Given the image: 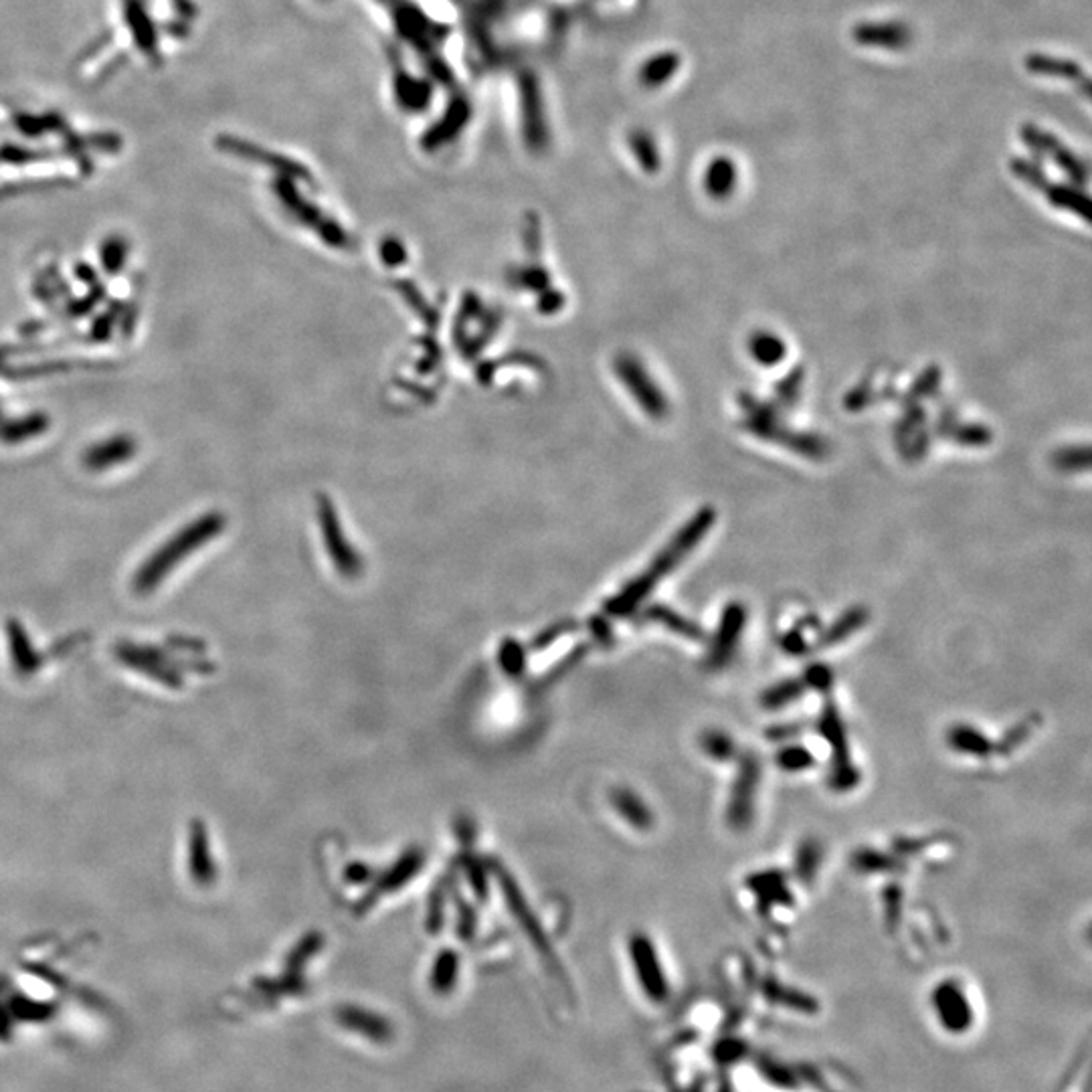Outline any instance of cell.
Instances as JSON below:
<instances>
[{
	"mask_svg": "<svg viewBox=\"0 0 1092 1092\" xmlns=\"http://www.w3.org/2000/svg\"><path fill=\"white\" fill-rule=\"evenodd\" d=\"M225 528V516L219 512H209L199 516L188 526L181 528L173 539H168L154 554H150L144 565L134 575L132 586L140 595L154 591L160 581L177 569L182 558L190 556L199 546L211 543Z\"/></svg>",
	"mask_w": 1092,
	"mask_h": 1092,
	"instance_id": "1",
	"label": "cell"
},
{
	"mask_svg": "<svg viewBox=\"0 0 1092 1092\" xmlns=\"http://www.w3.org/2000/svg\"><path fill=\"white\" fill-rule=\"evenodd\" d=\"M714 510L712 508H703L700 510L690 524H686L674 539V543H669L666 546V550L658 556V561L650 567L648 573H643L639 579H635L626 591H622L618 597H615L609 605L607 611L611 615H627L629 611H633L639 601H643L654 586L658 585V581L667 575L671 569H674L682 558L700 543L705 537L707 532L710 530V526L714 524Z\"/></svg>",
	"mask_w": 1092,
	"mask_h": 1092,
	"instance_id": "2",
	"label": "cell"
},
{
	"mask_svg": "<svg viewBox=\"0 0 1092 1092\" xmlns=\"http://www.w3.org/2000/svg\"><path fill=\"white\" fill-rule=\"evenodd\" d=\"M741 405L747 411V417L743 422V427L747 431L754 433L761 439H767V441H773V443H779V445H788L789 450H793L801 456H807L811 460H824L829 454L828 441L822 439L820 435L799 433V431H793L786 425H781L775 405L761 403V401H757L747 393L741 395Z\"/></svg>",
	"mask_w": 1092,
	"mask_h": 1092,
	"instance_id": "3",
	"label": "cell"
},
{
	"mask_svg": "<svg viewBox=\"0 0 1092 1092\" xmlns=\"http://www.w3.org/2000/svg\"><path fill=\"white\" fill-rule=\"evenodd\" d=\"M931 1003L937 1022L945 1031L961 1035L973 1028L975 1012L971 999L965 988L959 982H955V979H945V982H941L933 990Z\"/></svg>",
	"mask_w": 1092,
	"mask_h": 1092,
	"instance_id": "4",
	"label": "cell"
},
{
	"mask_svg": "<svg viewBox=\"0 0 1092 1092\" xmlns=\"http://www.w3.org/2000/svg\"><path fill=\"white\" fill-rule=\"evenodd\" d=\"M629 955L637 975V982L652 1001H664L669 993L667 979L660 963L658 950L648 935L635 933L629 939Z\"/></svg>",
	"mask_w": 1092,
	"mask_h": 1092,
	"instance_id": "5",
	"label": "cell"
},
{
	"mask_svg": "<svg viewBox=\"0 0 1092 1092\" xmlns=\"http://www.w3.org/2000/svg\"><path fill=\"white\" fill-rule=\"evenodd\" d=\"M759 781H761L759 759L754 757V754H747L739 765V773L731 791V801H728V824H731V828L745 829L750 824Z\"/></svg>",
	"mask_w": 1092,
	"mask_h": 1092,
	"instance_id": "6",
	"label": "cell"
},
{
	"mask_svg": "<svg viewBox=\"0 0 1092 1092\" xmlns=\"http://www.w3.org/2000/svg\"><path fill=\"white\" fill-rule=\"evenodd\" d=\"M496 878H498V884H500V888H502L504 901H506L510 912H512L514 918L518 920V925L526 931V935L530 937L532 945H535V947L541 950L543 957L554 967L552 949H550V945H548V941H546V935H545L543 927L539 925V920H537L535 912L530 910L528 903L524 901V896H522L518 884L514 882V878H512L506 870H504V868H502L500 864H496Z\"/></svg>",
	"mask_w": 1092,
	"mask_h": 1092,
	"instance_id": "7",
	"label": "cell"
},
{
	"mask_svg": "<svg viewBox=\"0 0 1092 1092\" xmlns=\"http://www.w3.org/2000/svg\"><path fill=\"white\" fill-rule=\"evenodd\" d=\"M822 733L824 737L829 741L831 750H833V761H835V769L829 775V783L831 788L837 791H846L852 789L856 783H858V771L852 767V763L848 761V745H846V733H844V724L837 716V710L828 707L822 718Z\"/></svg>",
	"mask_w": 1092,
	"mask_h": 1092,
	"instance_id": "8",
	"label": "cell"
},
{
	"mask_svg": "<svg viewBox=\"0 0 1092 1092\" xmlns=\"http://www.w3.org/2000/svg\"><path fill=\"white\" fill-rule=\"evenodd\" d=\"M1022 138L1026 140V144L1031 150L1040 152L1042 156H1048L1058 168H1062V171L1069 175V179H1072L1078 184H1082L1086 181V177H1088L1086 166L1069 148H1064V144L1058 142V140L1052 134H1048L1046 130L1035 128L1031 124H1026V126H1022Z\"/></svg>",
	"mask_w": 1092,
	"mask_h": 1092,
	"instance_id": "9",
	"label": "cell"
},
{
	"mask_svg": "<svg viewBox=\"0 0 1092 1092\" xmlns=\"http://www.w3.org/2000/svg\"><path fill=\"white\" fill-rule=\"evenodd\" d=\"M747 624V609L741 603L726 605L722 611V618L718 629L712 639V648L708 654V664L712 667H724L733 660L735 650L741 641L743 629Z\"/></svg>",
	"mask_w": 1092,
	"mask_h": 1092,
	"instance_id": "10",
	"label": "cell"
},
{
	"mask_svg": "<svg viewBox=\"0 0 1092 1092\" xmlns=\"http://www.w3.org/2000/svg\"><path fill=\"white\" fill-rule=\"evenodd\" d=\"M122 11L134 45L150 63L158 65L160 63L158 29L144 5V0H122Z\"/></svg>",
	"mask_w": 1092,
	"mask_h": 1092,
	"instance_id": "11",
	"label": "cell"
},
{
	"mask_svg": "<svg viewBox=\"0 0 1092 1092\" xmlns=\"http://www.w3.org/2000/svg\"><path fill=\"white\" fill-rule=\"evenodd\" d=\"M618 373L622 381H626L631 395L639 401L643 411L650 413L652 417H664L667 413L666 397L660 393V388L652 383V379L648 377L646 371H643L639 362H635L629 356H624L618 360Z\"/></svg>",
	"mask_w": 1092,
	"mask_h": 1092,
	"instance_id": "12",
	"label": "cell"
},
{
	"mask_svg": "<svg viewBox=\"0 0 1092 1092\" xmlns=\"http://www.w3.org/2000/svg\"><path fill=\"white\" fill-rule=\"evenodd\" d=\"M852 37L862 47H876L886 51H901L910 45L912 33L905 22L896 20H870L854 26Z\"/></svg>",
	"mask_w": 1092,
	"mask_h": 1092,
	"instance_id": "13",
	"label": "cell"
},
{
	"mask_svg": "<svg viewBox=\"0 0 1092 1092\" xmlns=\"http://www.w3.org/2000/svg\"><path fill=\"white\" fill-rule=\"evenodd\" d=\"M322 526H324V541L328 546V552L332 556V561L344 577H354L360 571V561L356 552L350 548V545H346L341 526L336 522L334 512L330 510L328 504H322Z\"/></svg>",
	"mask_w": 1092,
	"mask_h": 1092,
	"instance_id": "14",
	"label": "cell"
},
{
	"mask_svg": "<svg viewBox=\"0 0 1092 1092\" xmlns=\"http://www.w3.org/2000/svg\"><path fill=\"white\" fill-rule=\"evenodd\" d=\"M215 142H217V148H219L221 152H227V154H233V156H239V158H249V160H262L260 164H265V166L275 168V171L284 173V177H288V179H290V177H298V175L302 177V175H303L302 166H296L292 160H286V158L277 156V154L265 152V150L258 148L256 144L247 142V140H241V138H235V136H229V134H222V136H219V138L215 140Z\"/></svg>",
	"mask_w": 1092,
	"mask_h": 1092,
	"instance_id": "15",
	"label": "cell"
},
{
	"mask_svg": "<svg viewBox=\"0 0 1092 1092\" xmlns=\"http://www.w3.org/2000/svg\"><path fill=\"white\" fill-rule=\"evenodd\" d=\"M739 182V168L731 156H716L705 173V188L714 201H726Z\"/></svg>",
	"mask_w": 1092,
	"mask_h": 1092,
	"instance_id": "16",
	"label": "cell"
},
{
	"mask_svg": "<svg viewBox=\"0 0 1092 1092\" xmlns=\"http://www.w3.org/2000/svg\"><path fill=\"white\" fill-rule=\"evenodd\" d=\"M134 452H136L134 439H130L128 435H118L114 439L101 441V443L94 445L92 450H88L86 456H83V465L94 469V471H101L103 467L116 465L120 462L130 460L134 456Z\"/></svg>",
	"mask_w": 1092,
	"mask_h": 1092,
	"instance_id": "17",
	"label": "cell"
},
{
	"mask_svg": "<svg viewBox=\"0 0 1092 1092\" xmlns=\"http://www.w3.org/2000/svg\"><path fill=\"white\" fill-rule=\"evenodd\" d=\"M611 805L637 831H648L654 826V814L639 795L627 788L611 791Z\"/></svg>",
	"mask_w": 1092,
	"mask_h": 1092,
	"instance_id": "18",
	"label": "cell"
},
{
	"mask_svg": "<svg viewBox=\"0 0 1092 1092\" xmlns=\"http://www.w3.org/2000/svg\"><path fill=\"white\" fill-rule=\"evenodd\" d=\"M1035 190H1040L1052 207L1071 211V213L1082 217L1084 221H1090V201H1088L1086 194L1082 190H1078L1076 186L1052 184L1048 181V177H1044V181L1038 184V188H1035Z\"/></svg>",
	"mask_w": 1092,
	"mask_h": 1092,
	"instance_id": "19",
	"label": "cell"
},
{
	"mask_svg": "<svg viewBox=\"0 0 1092 1092\" xmlns=\"http://www.w3.org/2000/svg\"><path fill=\"white\" fill-rule=\"evenodd\" d=\"M425 862V854L422 850H411L407 852L390 870L379 880V884L375 886V892L369 896V903H373L377 896L384 894V892H393L397 888H401L403 884H407L411 878H415V874L422 870V866Z\"/></svg>",
	"mask_w": 1092,
	"mask_h": 1092,
	"instance_id": "20",
	"label": "cell"
},
{
	"mask_svg": "<svg viewBox=\"0 0 1092 1092\" xmlns=\"http://www.w3.org/2000/svg\"><path fill=\"white\" fill-rule=\"evenodd\" d=\"M190 876L197 884H209L215 878V864L211 860L209 837L201 824H194L190 831Z\"/></svg>",
	"mask_w": 1092,
	"mask_h": 1092,
	"instance_id": "21",
	"label": "cell"
},
{
	"mask_svg": "<svg viewBox=\"0 0 1092 1092\" xmlns=\"http://www.w3.org/2000/svg\"><path fill=\"white\" fill-rule=\"evenodd\" d=\"M680 65H682L680 55L674 53V51H664V53L652 55V58L646 63H643L641 69H639L641 86H646L650 90L666 86V83L680 71Z\"/></svg>",
	"mask_w": 1092,
	"mask_h": 1092,
	"instance_id": "22",
	"label": "cell"
},
{
	"mask_svg": "<svg viewBox=\"0 0 1092 1092\" xmlns=\"http://www.w3.org/2000/svg\"><path fill=\"white\" fill-rule=\"evenodd\" d=\"M1024 67L1026 71L1033 73V75H1046V77H1062V79H1078L1084 77L1082 69L1078 63L1069 61V60H1060V58H1052V55H1042V53H1031L1024 60Z\"/></svg>",
	"mask_w": 1092,
	"mask_h": 1092,
	"instance_id": "23",
	"label": "cell"
},
{
	"mask_svg": "<svg viewBox=\"0 0 1092 1092\" xmlns=\"http://www.w3.org/2000/svg\"><path fill=\"white\" fill-rule=\"evenodd\" d=\"M748 352L754 360L763 364V367H775V364H779L783 358H786L788 346L773 332L759 330L750 334Z\"/></svg>",
	"mask_w": 1092,
	"mask_h": 1092,
	"instance_id": "24",
	"label": "cell"
},
{
	"mask_svg": "<svg viewBox=\"0 0 1092 1092\" xmlns=\"http://www.w3.org/2000/svg\"><path fill=\"white\" fill-rule=\"evenodd\" d=\"M949 745L961 754H971V757H988L993 750L991 741L975 731L973 726H953V731L949 733Z\"/></svg>",
	"mask_w": 1092,
	"mask_h": 1092,
	"instance_id": "25",
	"label": "cell"
},
{
	"mask_svg": "<svg viewBox=\"0 0 1092 1092\" xmlns=\"http://www.w3.org/2000/svg\"><path fill=\"white\" fill-rule=\"evenodd\" d=\"M9 637H11V654H13L15 667L20 671V674H31V671L37 667V656L31 650L33 646L29 637H26V633L17 622L9 624Z\"/></svg>",
	"mask_w": 1092,
	"mask_h": 1092,
	"instance_id": "26",
	"label": "cell"
},
{
	"mask_svg": "<svg viewBox=\"0 0 1092 1092\" xmlns=\"http://www.w3.org/2000/svg\"><path fill=\"white\" fill-rule=\"evenodd\" d=\"M868 622V611L862 607L850 609L846 611L842 618H839L822 637V646H833V643L844 641L846 637H850L856 629H860L864 624Z\"/></svg>",
	"mask_w": 1092,
	"mask_h": 1092,
	"instance_id": "27",
	"label": "cell"
},
{
	"mask_svg": "<svg viewBox=\"0 0 1092 1092\" xmlns=\"http://www.w3.org/2000/svg\"><path fill=\"white\" fill-rule=\"evenodd\" d=\"M646 618H648V620H654V622H658V624H662V626H666V627H669L671 631H676V633H680V635H684V637H690V639L703 637V631H700V627H698L696 624H692L690 620H684L682 615H678L676 611H671V609H667V607L656 605V607H652V609L648 611Z\"/></svg>",
	"mask_w": 1092,
	"mask_h": 1092,
	"instance_id": "28",
	"label": "cell"
},
{
	"mask_svg": "<svg viewBox=\"0 0 1092 1092\" xmlns=\"http://www.w3.org/2000/svg\"><path fill=\"white\" fill-rule=\"evenodd\" d=\"M15 126L20 134L29 136V138H37L43 136L49 130H65V122L60 114H45V116H33V114H17L15 116Z\"/></svg>",
	"mask_w": 1092,
	"mask_h": 1092,
	"instance_id": "29",
	"label": "cell"
},
{
	"mask_svg": "<svg viewBox=\"0 0 1092 1092\" xmlns=\"http://www.w3.org/2000/svg\"><path fill=\"white\" fill-rule=\"evenodd\" d=\"M939 431L963 445H988L991 441V431L984 425H957L953 422L947 424L945 419H941Z\"/></svg>",
	"mask_w": 1092,
	"mask_h": 1092,
	"instance_id": "30",
	"label": "cell"
},
{
	"mask_svg": "<svg viewBox=\"0 0 1092 1092\" xmlns=\"http://www.w3.org/2000/svg\"><path fill=\"white\" fill-rule=\"evenodd\" d=\"M750 886L754 888V892L759 894L761 905H773V903H788L789 901V894H788V886L783 884V878L777 872H769L763 876H757L750 880Z\"/></svg>",
	"mask_w": 1092,
	"mask_h": 1092,
	"instance_id": "31",
	"label": "cell"
},
{
	"mask_svg": "<svg viewBox=\"0 0 1092 1092\" xmlns=\"http://www.w3.org/2000/svg\"><path fill=\"white\" fill-rule=\"evenodd\" d=\"M1052 465L1060 471H1086L1090 467V450L1086 445H1071L1052 454Z\"/></svg>",
	"mask_w": 1092,
	"mask_h": 1092,
	"instance_id": "32",
	"label": "cell"
},
{
	"mask_svg": "<svg viewBox=\"0 0 1092 1092\" xmlns=\"http://www.w3.org/2000/svg\"><path fill=\"white\" fill-rule=\"evenodd\" d=\"M801 692H803V680H801V682H797V680L779 682V684L771 686L769 690H765V694H763V698H761V700H763V707H765V708H771V710H777V708H783V707H789L791 703H795V700L801 696Z\"/></svg>",
	"mask_w": 1092,
	"mask_h": 1092,
	"instance_id": "33",
	"label": "cell"
},
{
	"mask_svg": "<svg viewBox=\"0 0 1092 1092\" xmlns=\"http://www.w3.org/2000/svg\"><path fill=\"white\" fill-rule=\"evenodd\" d=\"M458 965H460V959H458L454 950H441L437 961H435V967H433V977H431L433 988L437 991H450L452 990L456 977H458Z\"/></svg>",
	"mask_w": 1092,
	"mask_h": 1092,
	"instance_id": "34",
	"label": "cell"
},
{
	"mask_svg": "<svg viewBox=\"0 0 1092 1092\" xmlns=\"http://www.w3.org/2000/svg\"><path fill=\"white\" fill-rule=\"evenodd\" d=\"M700 745H703V750L708 754V757H712V759L718 761V763H720V761H722V763L731 761V759L735 757V752H737L735 741H733L731 737H728L726 733H722V731H708V733H705L703 739H700Z\"/></svg>",
	"mask_w": 1092,
	"mask_h": 1092,
	"instance_id": "35",
	"label": "cell"
},
{
	"mask_svg": "<svg viewBox=\"0 0 1092 1092\" xmlns=\"http://www.w3.org/2000/svg\"><path fill=\"white\" fill-rule=\"evenodd\" d=\"M500 664L508 676H520L526 664V652L516 639H506L500 648Z\"/></svg>",
	"mask_w": 1092,
	"mask_h": 1092,
	"instance_id": "36",
	"label": "cell"
},
{
	"mask_svg": "<svg viewBox=\"0 0 1092 1092\" xmlns=\"http://www.w3.org/2000/svg\"><path fill=\"white\" fill-rule=\"evenodd\" d=\"M777 765L789 773H797L814 765V757L805 747H783L777 754Z\"/></svg>",
	"mask_w": 1092,
	"mask_h": 1092,
	"instance_id": "37",
	"label": "cell"
},
{
	"mask_svg": "<svg viewBox=\"0 0 1092 1092\" xmlns=\"http://www.w3.org/2000/svg\"><path fill=\"white\" fill-rule=\"evenodd\" d=\"M631 148H633L637 160L641 162V166L646 168L648 173L658 171V168H660V154H658V148L654 146L652 138H650L648 134H643V132L635 134V136L631 138Z\"/></svg>",
	"mask_w": 1092,
	"mask_h": 1092,
	"instance_id": "38",
	"label": "cell"
},
{
	"mask_svg": "<svg viewBox=\"0 0 1092 1092\" xmlns=\"http://www.w3.org/2000/svg\"><path fill=\"white\" fill-rule=\"evenodd\" d=\"M939 383H941V373H939V369H937V367L927 369L925 373H922V375L918 377V381L910 386L909 395L905 397V403H918L920 399L933 397V395L937 393Z\"/></svg>",
	"mask_w": 1092,
	"mask_h": 1092,
	"instance_id": "39",
	"label": "cell"
},
{
	"mask_svg": "<svg viewBox=\"0 0 1092 1092\" xmlns=\"http://www.w3.org/2000/svg\"><path fill=\"white\" fill-rule=\"evenodd\" d=\"M820 858H822L820 848L816 844H803L797 852V858H795L797 876L803 878V880H809L811 876H814L818 872V868H820Z\"/></svg>",
	"mask_w": 1092,
	"mask_h": 1092,
	"instance_id": "40",
	"label": "cell"
},
{
	"mask_svg": "<svg viewBox=\"0 0 1092 1092\" xmlns=\"http://www.w3.org/2000/svg\"><path fill=\"white\" fill-rule=\"evenodd\" d=\"M803 383V369H793L791 375H788L777 384V399L781 405L791 407L797 397H799V388Z\"/></svg>",
	"mask_w": 1092,
	"mask_h": 1092,
	"instance_id": "41",
	"label": "cell"
},
{
	"mask_svg": "<svg viewBox=\"0 0 1092 1092\" xmlns=\"http://www.w3.org/2000/svg\"><path fill=\"white\" fill-rule=\"evenodd\" d=\"M854 864H856L858 870H862V872L890 870V868H894V864L890 862L888 856L878 854V852H872V850H862V852H858L856 858H854Z\"/></svg>",
	"mask_w": 1092,
	"mask_h": 1092,
	"instance_id": "42",
	"label": "cell"
},
{
	"mask_svg": "<svg viewBox=\"0 0 1092 1092\" xmlns=\"http://www.w3.org/2000/svg\"><path fill=\"white\" fill-rule=\"evenodd\" d=\"M803 684H809L811 688H816V690H828V688L831 686V671H829V667H828V666H822V664L811 666V667L807 669Z\"/></svg>",
	"mask_w": 1092,
	"mask_h": 1092,
	"instance_id": "43",
	"label": "cell"
},
{
	"mask_svg": "<svg viewBox=\"0 0 1092 1092\" xmlns=\"http://www.w3.org/2000/svg\"><path fill=\"white\" fill-rule=\"evenodd\" d=\"M465 870H467V878H469V884H471L473 892L478 894L480 899H486V896H488V880H486V872L482 870V866L478 862H467Z\"/></svg>",
	"mask_w": 1092,
	"mask_h": 1092,
	"instance_id": "44",
	"label": "cell"
},
{
	"mask_svg": "<svg viewBox=\"0 0 1092 1092\" xmlns=\"http://www.w3.org/2000/svg\"><path fill=\"white\" fill-rule=\"evenodd\" d=\"M37 156H39V152L29 150V148H20V146H15V144H7V146L0 148V160L11 162V164H26V162L35 160Z\"/></svg>",
	"mask_w": 1092,
	"mask_h": 1092,
	"instance_id": "45",
	"label": "cell"
},
{
	"mask_svg": "<svg viewBox=\"0 0 1092 1092\" xmlns=\"http://www.w3.org/2000/svg\"><path fill=\"white\" fill-rule=\"evenodd\" d=\"M870 395H872V388H870V386H864V384H862V386H856V388L852 390V393L846 397V409H848V411H860V409H864V407L868 405V401H870Z\"/></svg>",
	"mask_w": 1092,
	"mask_h": 1092,
	"instance_id": "46",
	"label": "cell"
},
{
	"mask_svg": "<svg viewBox=\"0 0 1092 1092\" xmlns=\"http://www.w3.org/2000/svg\"><path fill=\"white\" fill-rule=\"evenodd\" d=\"M344 878H346L350 884H362V882H367V880L371 878V868H369V866H364V864H350V866L346 868Z\"/></svg>",
	"mask_w": 1092,
	"mask_h": 1092,
	"instance_id": "47",
	"label": "cell"
},
{
	"mask_svg": "<svg viewBox=\"0 0 1092 1092\" xmlns=\"http://www.w3.org/2000/svg\"><path fill=\"white\" fill-rule=\"evenodd\" d=\"M175 7L179 9L181 17H184V19H192V15H194V7L190 5V0H175Z\"/></svg>",
	"mask_w": 1092,
	"mask_h": 1092,
	"instance_id": "48",
	"label": "cell"
}]
</instances>
